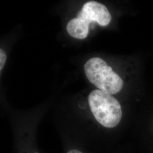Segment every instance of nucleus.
<instances>
[{
	"mask_svg": "<svg viewBox=\"0 0 153 153\" xmlns=\"http://www.w3.org/2000/svg\"><path fill=\"white\" fill-rule=\"evenodd\" d=\"M68 153H83L81 152H80V151H79V150H70L69 152Z\"/></svg>",
	"mask_w": 153,
	"mask_h": 153,
	"instance_id": "5",
	"label": "nucleus"
},
{
	"mask_svg": "<svg viewBox=\"0 0 153 153\" xmlns=\"http://www.w3.org/2000/svg\"><path fill=\"white\" fill-rule=\"evenodd\" d=\"M6 55L5 51L2 49H0V70L1 71L4 68L6 61Z\"/></svg>",
	"mask_w": 153,
	"mask_h": 153,
	"instance_id": "4",
	"label": "nucleus"
},
{
	"mask_svg": "<svg viewBox=\"0 0 153 153\" xmlns=\"http://www.w3.org/2000/svg\"></svg>",
	"mask_w": 153,
	"mask_h": 153,
	"instance_id": "6",
	"label": "nucleus"
},
{
	"mask_svg": "<svg viewBox=\"0 0 153 153\" xmlns=\"http://www.w3.org/2000/svg\"><path fill=\"white\" fill-rule=\"evenodd\" d=\"M111 18L105 6L98 2L88 1L78 13L76 18L68 23L66 30L71 37L84 39L88 36L90 23L97 22L101 26H106L111 22Z\"/></svg>",
	"mask_w": 153,
	"mask_h": 153,
	"instance_id": "1",
	"label": "nucleus"
},
{
	"mask_svg": "<svg viewBox=\"0 0 153 153\" xmlns=\"http://www.w3.org/2000/svg\"><path fill=\"white\" fill-rule=\"evenodd\" d=\"M84 70L88 81L104 93L115 94L123 86V81L120 76L99 57L88 60L84 65Z\"/></svg>",
	"mask_w": 153,
	"mask_h": 153,
	"instance_id": "3",
	"label": "nucleus"
},
{
	"mask_svg": "<svg viewBox=\"0 0 153 153\" xmlns=\"http://www.w3.org/2000/svg\"><path fill=\"white\" fill-rule=\"evenodd\" d=\"M88 101L92 114L100 125L112 128L119 124L122 117L121 107L111 94L94 90L89 94Z\"/></svg>",
	"mask_w": 153,
	"mask_h": 153,
	"instance_id": "2",
	"label": "nucleus"
}]
</instances>
